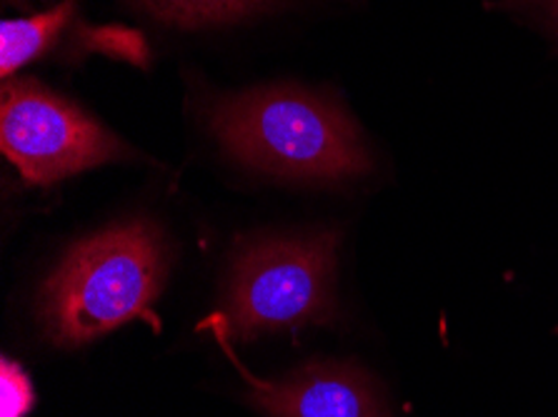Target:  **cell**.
Wrapping results in <instances>:
<instances>
[{"label":"cell","instance_id":"6da1fadb","mask_svg":"<svg viewBox=\"0 0 558 417\" xmlns=\"http://www.w3.org/2000/svg\"><path fill=\"white\" fill-rule=\"evenodd\" d=\"M218 143L243 165L289 181H345L371 170L356 123L316 93L274 85L210 110Z\"/></svg>","mask_w":558,"mask_h":417},{"label":"cell","instance_id":"7a4b0ae2","mask_svg":"<svg viewBox=\"0 0 558 417\" xmlns=\"http://www.w3.org/2000/svg\"><path fill=\"white\" fill-rule=\"evenodd\" d=\"M168 272V245L146 220L108 228L65 255L40 293V318L58 345H81L146 318Z\"/></svg>","mask_w":558,"mask_h":417},{"label":"cell","instance_id":"3957f363","mask_svg":"<svg viewBox=\"0 0 558 417\" xmlns=\"http://www.w3.org/2000/svg\"><path fill=\"white\" fill-rule=\"evenodd\" d=\"M338 233L268 237L235 255L226 315L214 322L239 340L336 320Z\"/></svg>","mask_w":558,"mask_h":417},{"label":"cell","instance_id":"277c9868","mask_svg":"<svg viewBox=\"0 0 558 417\" xmlns=\"http://www.w3.org/2000/svg\"><path fill=\"white\" fill-rule=\"evenodd\" d=\"M0 148L33 185L133 158L98 121L33 78H13L0 93Z\"/></svg>","mask_w":558,"mask_h":417},{"label":"cell","instance_id":"5b68a950","mask_svg":"<svg viewBox=\"0 0 558 417\" xmlns=\"http://www.w3.org/2000/svg\"><path fill=\"white\" fill-rule=\"evenodd\" d=\"M239 365L248 400L268 417H393L378 382L356 363L313 360L286 378H253Z\"/></svg>","mask_w":558,"mask_h":417},{"label":"cell","instance_id":"8992f818","mask_svg":"<svg viewBox=\"0 0 558 417\" xmlns=\"http://www.w3.org/2000/svg\"><path fill=\"white\" fill-rule=\"evenodd\" d=\"M78 0H63L46 13L0 23V75L13 78L23 65L46 56L71 25Z\"/></svg>","mask_w":558,"mask_h":417},{"label":"cell","instance_id":"52a82bcc","mask_svg":"<svg viewBox=\"0 0 558 417\" xmlns=\"http://www.w3.org/2000/svg\"><path fill=\"white\" fill-rule=\"evenodd\" d=\"M156 19L181 25V28H201V25L231 23L243 15L256 13L266 0H143Z\"/></svg>","mask_w":558,"mask_h":417},{"label":"cell","instance_id":"ba28073f","mask_svg":"<svg viewBox=\"0 0 558 417\" xmlns=\"http://www.w3.org/2000/svg\"><path fill=\"white\" fill-rule=\"evenodd\" d=\"M0 390H3L0 393V407H3L0 417H25L36 403L31 380L11 360H3V368H0Z\"/></svg>","mask_w":558,"mask_h":417}]
</instances>
